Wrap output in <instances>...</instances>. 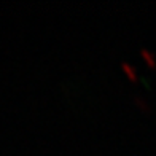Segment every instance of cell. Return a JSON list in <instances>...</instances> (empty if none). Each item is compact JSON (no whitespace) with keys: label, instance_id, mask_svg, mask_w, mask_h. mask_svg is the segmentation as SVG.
I'll return each instance as SVG.
<instances>
[{"label":"cell","instance_id":"6da1fadb","mask_svg":"<svg viewBox=\"0 0 156 156\" xmlns=\"http://www.w3.org/2000/svg\"><path fill=\"white\" fill-rule=\"evenodd\" d=\"M121 66H123V69H124V72H127V75H129L131 80H137L136 70H134V69L129 66V64H127V62H121Z\"/></svg>","mask_w":156,"mask_h":156},{"label":"cell","instance_id":"7a4b0ae2","mask_svg":"<svg viewBox=\"0 0 156 156\" xmlns=\"http://www.w3.org/2000/svg\"><path fill=\"white\" fill-rule=\"evenodd\" d=\"M142 56H144V58L148 61V64H150V66H154V64H156L154 56H153V54H150V51H148V49H142Z\"/></svg>","mask_w":156,"mask_h":156}]
</instances>
